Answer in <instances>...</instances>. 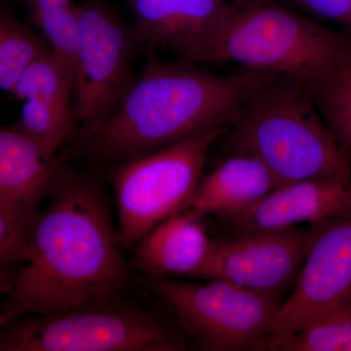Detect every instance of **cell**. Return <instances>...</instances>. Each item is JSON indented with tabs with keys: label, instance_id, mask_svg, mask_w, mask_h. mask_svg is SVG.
Masks as SVG:
<instances>
[{
	"label": "cell",
	"instance_id": "obj_13",
	"mask_svg": "<svg viewBox=\"0 0 351 351\" xmlns=\"http://www.w3.org/2000/svg\"><path fill=\"white\" fill-rule=\"evenodd\" d=\"M332 219H351V178L285 184L226 221L242 233L286 230L301 223L313 225Z\"/></svg>",
	"mask_w": 351,
	"mask_h": 351
},
{
	"label": "cell",
	"instance_id": "obj_5",
	"mask_svg": "<svg viewBox=\"0 0 351 351\" xmlns=\"http://www.w3.org/2000/svg\"><path fill=\"white\" fill-rule=\"evenodd\" d=\"M0 351H184L179 328L119 295L1 325Z\"/></svg>",
	"mask_w": 351,
	"mask_h": 351
},
{
	"label": "cell",
	"instance_id": "obj_4",
	"mask_svg": "<svg viewBox=\"0 0 351 351\" xmlns=\"http://www.w3.org/2000/svg\"><path fill=\"white\" fill-rule=\"evenodd\" d=\"M343 38L345 31L276 0H230L219 22L178 58L195 64L237 63L291 76L311 89L331 66Z\"/></svg>",
	"mask_w": 351,
	"mask_h": 351
},
{
	"label": "cell",
	"instance_id": "obj_15",
	"mask_svg": "<svg viewBox=\"0 0 351 351\" xmlns=\"http://www.w3.org/2000/svg\"><path fill=\"white\" fill-rule=\"evenodd\" d=\"M191 208L152 228L135 245V262L154 277L184 276L195 278L206 263L214 241Z\"/></svg>",
	"mask_w": 351,
	"mask_h": 351
},
{
	"label": "cell",
	"instance_id": "obj_8",
	"mask_svg": "<svg viewBox=\"0 0 351 351\" xmlns=\"http://www.w3.org/2000/svg\"><path fill=\"white\" fill-rule=\"evenodd\" d=\"M77 8L75 104L80 135L100 126L119 107L136 76L134 53L143 46L133 25L103 0H84Z\"/></svg>",
	"mask_w": 351,
	"mask_h": 351
},
{
	"label": "cell",
	"instance_id": "obj_10",
	"mask_svg": "<svg viewBox=\"0 0 351 351\" xmlns=\"http://www.w3.org/2000/svg\"><path fill=\"white\" fill-rule=\"evenodd\" d=\"M313 237L311 226L237 233L213 248L195 278L221 280L281 299L295 285Z\"/></svg>",
	"mask_w": 351,
	"mask_h": 351
},
{
	"label": "cell",
	"instance_id": "obj_16",
	"mask_svg": "<svg viewBox=\"0 0 351 351\" xmlns=\"http://www.w3.org/2000/svg\"><path fill=\"white\" fill-rule=\"evenodd\" d=\"M282 186L260 159L230 154L200 180L189 208L200 216L228 219L241 213Z\"/></svg>",
	"mask_w": 351,
	"mask_h": 351
},
{
	"label": "cell",
	"instance_id": "obj_21",
	"mask_svg": "<svg viewBox=\"0 0 351 351\" xmlns=\"http://www.w3.org/2000/svg\"><path fill=\"white\" fill-rule=\"evenodd\" d=\"M316 20H326L341 25L351 32V0H293Z\"/></svg>",
	"mask_w": 351,
	"mask_h": 351
},
{
	"label": "cell",
	"instance_id": "obj_19",
	"mask_svg": "<svg viewBox=\"0 0 351 351\" xmlns=\"http://www.w3.org/2000/svg\"><path fill=\"white\" fill-rule=\"evenodd\" d=\"M29 18L75 82L78 8L73 0H25Z\"/></svg>",
	"mask_w": 351,
	"mask_h": 351
},
{
	"label": "cell",
	"instance_id": "obj_17",
	"mask_svg": "<svg viewBox=\"0 0 351 351\" xmlns=\"http://www.w3.org/2000/svg\"><path fill=\"white\" fill-rule=\"evenodd\" d=\"M311 91L330 130L351 156V32L345 29L331 66Z\"/></svg>",
	"mask_w": 351,
	"mask_h": 351
},
{
	"label": "cell",
	"instance_id": "obj_9",
	"mask_svg": "<svg viewBox=\"0 0 351 351\" xmlns=\"http://www.w3.org/2000/svg\"><path fill=\"white\" fill-rule=\"evenodd\" d=\"M311 226L306 257L292 294L279 309L271 336L351 319V219H327Z\"/></svg>",
	"mask_w": 351,
	"mask_h": 351
},
{
	"label": "cell",
	"instance_id": "obj_6",
	"mask_svg": "<svg viewBox=\"0 0 351 351\" xmlns=\"http://www.w3.org/2000/svg\"><path fill=\"white\" fill-rule=\"evenodd\" d=\"M228 127L117 163V195L122 249L135 246L152 228L188 209L206 162L208 151Z\"/></svg>",
	"mask_w": 351,
	"mask_h": 351
},
{
	"label": "cell",
	"instance_id": "obj_1",
	"mask_svg": "<svg viewBox=\"0 0 351 351\" xmlns=\"http://www.w3.org/2000/svg\"><path fill=\"white\" fill-rule=\"evenodd\" d=\"M31 233L32 255L5 287L0 324L119 295L130 271L96 182L62 166Z\"/></svg>",
	"mask_w": 351,
	"mask_h": 351
},
{
	"label": "cell",
	"instance_id": "obj_7",
	"mask_svg": "<svg viewBox=\"0 0 351 351\" xmlns=\"http://www.w3.org/2000/svg\"><path fill=\"white\" fill-rule=\"evenodd\" d=\"M151 287L175 316L189 346L204 351L252 350L271 331L284 302L221 280L156 277Z\"/></svg>",
	"mask_w": 351,
	"mask_h": 351
},
{
	"label": "cell",
	"instance_id": "obj_14",
	"mask_svg": "<svg viewBox=\"0 0 351 351\" xmlns=\"http://www.w3.org/2000/svg\"><path fill=\"white\" fill-rule=\"evenodd\" d=\"M230 0H126L142 46L180 55L214 27Z\"/></svg>",
	"mask_w": 351,
	"mask_h": 351
},
{
	"label": "cell",
	"instance_id": "obj_20",
	"mask_svg": "<svg viewBox=\"0 0 351 351\" xmlns=\"http://www.w3.org/2000/svg\"><path fill=\"white\" fill-rule=\"evenodd\" d=\"M253 351H351V319L322 323L294 334L267 335Z\"/></svg>",
	"mask_w": 351,
	"mask_h": 351
},
{
	"label": "cell",
	"instance_id": "obj_3",
	"mask_svg": "<svg viewBox=\"0 0 351 351\" xmlns=\"http://www.w3.org/2000/svg\"><path fill=\"white\" fill-rule=\"evenodd\" d=\"M230 154L267 165L282 186L308 179L351 178V156L339 145L306 83L272 73L245 98L223 134Z\"/></svg>",
	"mask_w": 351,
	"mask_h": 351
},
{
	"label": "cell",
	"instance_id": "obj_12",
	"mask_svg": "<svg viewBox=\"0 0 351 351\" xmlns=\"http://www.w3.org/2000/svg\"><path fill=\"white\" fill-rule=\"evenodd\" d=\"M10 95L22 101L21 127L36 142L46 158L73 137L77 126L75 82L54 53L36 62Z\"/></svg>",
	"mask_w": 351,
	"mask_h": 351
},
{
	"label": "cell",
	"instance_id": "obj_18",
	"mask_svg": "<svg viewBox=\"0 0 351 351\" xmlns=\"http://www.w3.org/2000/svg\"><path fill=\"white\" fill-rule=\"evenodd\" d=\"M53 53L43 34L10 13L0 14V87L10 94L32 64Z\"/></svg>",
	"mask_w": 351,
	"mask_h": 351
},
{
	"label": "cell",
	"instance_id": "obj_11",
	"mask_svg": "<svg viewBox=\"0 0 351 351\" xmlns=\"http://www.w3.org/2000/svg\"><path fill=\"white\" fill-rule=\"evenodd\" d=\"M62 165L46 158L19 125L0 130V228L31 239L41 201L49 196Z\"/></svg>",
	"mask_w": 351,
	"mask_h": 351
},
{
	"label": "cell",
	"instance_id": "obj_2",
	"mask_svg": "<svg viewBox=\"0 0 351 351\" xmlns=\"http://www.w3.org/2000/svg\"><path fill=\"white\" fill-rule=\"evenodd\" d=\"M271 73L218 75L188 62H167L149 49L119 107L78 135L77 152L119 163L228 127L252 90Z\"/></svg>",
	"mask_w": 351,
	"mask_h": 351
}]
</instances>
